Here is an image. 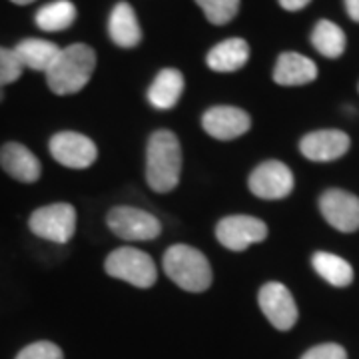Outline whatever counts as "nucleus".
I'll list each match as a JSON object with an SVG mask.
<instances>
[{"label":"nucleus","mask_w":359,"mask_h":359,"mask_svg":"<svg viewBox=\"0 0 359 359\" xmlns=\"http://www.w3.org/2000/svg\"><path fill=\"white\" fill-rule=\"evenodd\" d=\"M182 174V148L178 136L170 130H158L148 140L146 182L158 194L172 192Z\"/></svg>","instance_id":"f257e3e1"},{"label":"nucleus","mask_w":359,"mask_h":359,"mask_svg":"<svg viewBox=\"0 0 359 359\" xmlns=\"http://www.w3.org/2000/svg\"><path fill=\"white\" fill-rule=\"evenodd\" d=\"M96 68V54L86 44H70L60 50L46 70L48 88L58 96H70L84 88Z\"/></svg>","instance_id":"f03ea898"},{"label":"nucleus","mask_w":359,"mask_h":359,"mask_svg":"<svg viewBox=\"0 0 359 359\" xmlns=\"http://www.w3.org/2000/svg\"><path fill=\"white\" fill-rule=\"evenodd\" d=\"M164 269L168 278L186 292L200 294L212 285V266L208 257L192 245L176 244L168 248Z\"/></svg>","instance_id":"7ed1b4c3"},{"label":"nucleus","mask_w":359,"mask_h":359,"mask_svg":"<svg viewBox=\"0 0 359 359\" xmlns=\"http://www.w3.org/2000/svg\"><path fill=\"white\" fill-rule=\"evenodd\" d=\"M106 273L116 280L136 285L140 290L152 287L158 280V269L152 257L136 248H118L106 257Z\"/></svg>","instance_id":"20e7f679"},{"label":"nucleus","mask_w":359,"mask_h":359,"mask_svg":"<svg viewBox=\"0 0 359 359\" xmlns=\"http://www.w3.org/2000/svg\"><path fill=\"white\" fill-rule=\"evenodd\" d=\"M30 231L42 240L66 244L76 231V210L70 204H50L32 212L28 219Z\"/></svg>","instance_id":"39448f33"},{"label":"nucleus","mask_w":359,"mask_h":359,"mask_svg":"<svg viewBox=\"0 0 359 359\" xmlns=\"http://www.w3.org/2000/svg\"><path fill=\"white\" fill-rule=\"evenodd\" d=\"M108 228L114 231L118 238L130 242H146L154 240L162 231V224L154 214L144 212L132 205H118L108 212Z\"/></svg>","instance_id":"423d86ee"},{"label":"nucleus","mask_w":359,"mask_h":359,"mask_svg":"<svg viewBox=\"0 0 359 359\" xmlns=\"http://www.w3.org/2000/svg\"><path fill=\"white\" fill-rule=\"evenodd\" d=\"M216 238L231 252H244L250 245L259 244L268 238V226L254 216H228L218 222Z\"/></svg>","instance_id":"0eeeda50"},{"label":"nucleus","mask_w":359,"mask_h":359,"mask_svg":"<svg viewBox=\"0 0 359 359\" xmlns=\"http://www.w3.org/2000/svg\"><path fill=\"white\" fill-rule=\"evenodd\" d=\"M50 154L62 166L84 170V168H90L96 162L98 148L88 136L66 130V132L54 134L50 138Z\"/></svg>","instance_id":"6e6552de"},{"label":"nucleus","mask_w":359,"mask_h":359,"mask_svg":"<svg viewBox=\"0 0 359 359\" xmlns=\"http://www.w3.org/2000/svg\"><path fill=\"white\" fill-rule=\"evenodd\" d=\"M248 186L262 200H282L294 190V174L283 162L268 160L250 174Z\"/></svg>","instance_id":"1a4fd4ad"},{"label":"nucleus","mask_w":359,"mask_h":359,"mask_svg":"<svg viewBox=\"0 0 359 359\" xmlns=\"http://www.w3.org/2000/svg\"><path fill=\"white\" fill-rule=\"evenodd\" d=\"M257 304L276 330L287 332L295 325L297 306H295L294 295L290 294V290L283 283L269 282L262 285L259 295H257Z\"/></svg>","instance_id":"9d476101"},{"label":"nucleus","mask_w":359,"mask_h":359,"mask_svg":"<svg viewBox=\"0 0 359 359\" xmlns=\"http://www.w3.org/2000/svg\"><path fill=\"white\" fill-rule=\"evenodd\" d=\"M321 216L335 230L351 231L359 230V198L346 190H327L320 198Z\"/></svg>","instance_id":"9b49d317"},{"label":"nucleus","mask_w":359,"mask_h":359,"mask_svg":"<svg viewBox=\"0 0 359 359\" xmlns=\"http://www.w3.org/2000/svg\"><path fill=\"white\" fill-rule=\"evenodd\" d=\"M202 126L216 140H233L252 126L248 112L236 106H214L202 116Z\"/></svg>","instance_id":"f8f14e48"},{"label":"nucleus","mask_w":359,"mask_h":359,"mask_svg":"<svg viewBox=\"0 0 359 359\" xmlns=\"http://www.w3.org/2000/svg\"><path fill=\"white\" fill-rule=\"evenodd\" d=\"M351 140L341 130H316L299 142V150L311 162H334L347 154Z\"/></svg>","instance_id":"ddd939ff"},{"label":"nucleus","mask_w":359,"mask_h":359,"mask_svg":"<svg viewBox=\"0 0 359 359\" xmlns=\"http://www.w3.org/2000/svg\"><path fill=\"white\" fill-rule=\"evenodd\" d=\"M0 168L11 178L25 184H34L42 174L39 158L18 142H8L0 148Z\"/></svg>","instance_id":"4468645a"},{"label":"nucleus","mask_w":359,"mask_h":359,"mask_svg":"<svg viewBox=\"0 0 359 359\" xmlns=\"http://www.w3.org/2000/svg\"><path fill=\"white\" fill-rule=\"evenodd\" d=\"M318 78V66L308 56L283 52L273 68V82L280 86H304Z\"/></svg>","instance_id":"2eb2a0df"},{"label":"nucleus","mask_w":359,"mask_h":359,"mask_svg":"<svg viewBox=\"0 0 359 359\" xmlns=\"http://www.w3.org/2000/svg\"><path fill=\"white\" fill-rule=\"evenodd\" d=\"M108 34L120 48H134L142 40L138 16L128 2H118L108 20Z\"/></svg>","instance_id":"dca6fc26"},{"label":"nucleus","mask_w":359,"mask_h":359,"mask_svg":"<svg viewBox=\"0 0 359 359\" xmlns=\"http://www.w3.org/2000/svg\"><path fill=\"white\" fill-rule=\"evenodd\" d=\"M250 60V46L244 39H228L208 52L205 62L214 72H236Z\"/></svg>","instance_id":"f3484780"},{"label":"nucleus","mask_w":359,"mask_h":359,"mask_svg":"<svg viewBox=\"0 0 359 359\" xmlns=\"http://www.w3.org/2000/svg\"><path fill=\"white\" fill-rule=\"evenodd\" d=\"M184 92V76L176 68H164L158 72L148 90V100L156 110H170L178 104Z\"/></svg>","instance_id":"a211bd4d"},{"label":"nucleus","mask_w":359,"mask_h":359,"mask_svg":"<svg viewBox=\"0 0 359 359\" xmlns=\"http://www.w3.org/2000/svg\"><path fill=\"white\" fill-rule=\"evenodd\" d=\"M60 50L62 48L56 46L54 42H48V40L42 39H26L14 48L20 65L25 66V68H30V70L44 72V74L54 65V60L58 58Z\"/></svg>","instance_id":"6ab92c4d"},{"label":"nucleus","mask_w":359,"mask_h":359,"mask_svg":"<svg viewBox=\"0 0 359 359\" xmlns=\"http://www.w3.org/2000/svg\"><path fill=\"white\" fill-rule=\"evenodd\" d=\"M311 264L321 278L327 283H332L334 287H347L353 282V268L344 257L327 254V252H318L311 257Z\"/></svg>","instance_id":"aec40b11"},{"label":"nucleus","mask_w":359,"mask_h":359,"mask_svg":"<svg viewBox=\"0 0 359 359\" xmlns=\"http://www.w3.org/2000/svg\"><path fill=\"white\" fill-rule=\"evenodd\" d=\"M76 6L70 0H54L36 13V25L44 32H62L74 25Z\"/></svg>","instance_id":"412c9836"},{"label":"nucleus","mask_w":359,"mask_h":359,"mask_svg":"<svg viewBox=\"0 0 359 359\" xmlns=\"http://www.w3.org/2000/svg\"><path fill=\"white\" fill-rule=\"evenodd\" d=\"M311 44L325 58H339L346 52V34L332 20H320L311 32Z\"/></svg>","instance_id":"4be33fe9"},{"label":"nucleus","mask_w":359,"mask_h":359,"mask_svg":"<svg viewBox=\"0 0 359 359\" xmlns=\"http://www.w3.org/2000/svg\"><path fill=\"white\" fill-rule=\"evenodd\" d=\"M196 4L204 11L205 18L216 26L228 25L240 11V0H196Z\"/></svg>","instance_id":"5701e85b"},{"label":"nucleus","mask_w":359,"mask_h":359,"mask_svg":"<svg viewBox=\"0 0 359 359\" xmlns=\"http://www.w3.org/2000/svg\"><path fill=\"white\" fill-rule=\"evenodd\" d=\"M25 66L20 65L14 48H2L0 46V88L8 86L22 76Z\"/></svg>","instance_id":"b1692460"},{"label":"nucleus","mask_w":359,"mask_h":359,"mask_svg":"<svg viewBox=\"0 0 359 359\" xmlns=\"http://www.w3.org/2000/svg\"><path fill=\"white\" fill-rule=\"evenodd\" d=\"M16 359H65L62 349L52 341H34L26 346Z\"/></svg>","instance_id":"393cba45"},{"label":"nucleus","mask_w":359,"mask_h":359,"mask_svg":"<svg viewBox=\"0 0 359 359\" xmlns=\"http://www.w3.org/2000/svg\"><path fill=\"white\" fill-rule=\"evenodd\" d=\"M302 359H347V353L346 349L337 344H321L306 351Z\"/></svg>","instance_id":"a878e982"},{"label":"nucleus","mask_w":359,"mask_h":359,"mask_svg":"<svg viewBox=\"0 0 359 359\" xmlns=\"http://www.w3.org/2000/svg\"><path fill=\"white\" fill-rule=\"evenodd\" d=\"M311 0H280V6L285 8V11H290V13H295V11H302V8H306Z\"/></svg>","instance_id":"bb28decb"},{"label":"nucleus","mask_w":359,"mask_h":359,"mask_svg":"<svg viewBox=\"0 0 359 359\" xmlns=\"http://www.w3.org/2000/svg\"><path fill=\"white\" fill-rule=\"evenodd\" d=\"M346 11L351 20L359 22V0H346Z\"/></svg>","instance_id":"cd10ccee"},{"label":"nucleus","mask_w":359,"mask_h":359,"mask_svg":"<svg viewBox=\"0 0 359 359\" xmlns=\"http://www.w3.org/2000/svg\"><path fill=\"white\" fill-rule=\"evenodd\" d=\"M14 4H20V6H25V4H30V2H34V0H13Z\"/></svg>","instance_id":"c85d7f7f"},{"label":"nucleus","mask_w":359,"mask_h":359,"mask_svg":"<svg viewBox=\"0 0 359 359\" xmlns=\"http://www.w3.org/2000/svg\"><path fill=\"white\" fill-rule=\"evenodd\" d=\"M2 98H4V92H2V88H0V102H2Z\"/></svg>","instance_id":"c756f323"}]
</instances>
